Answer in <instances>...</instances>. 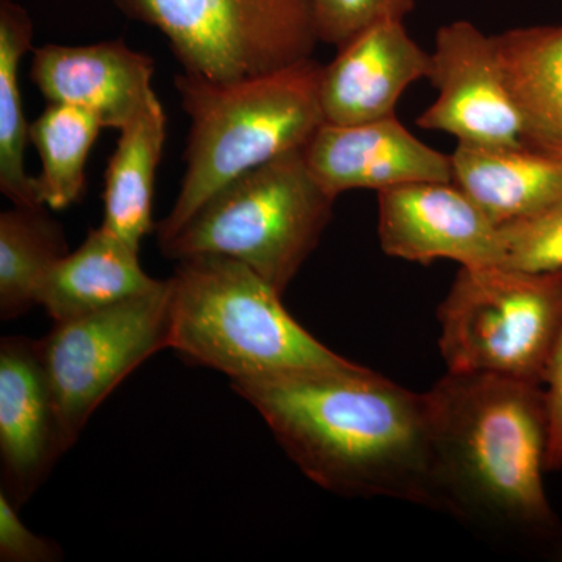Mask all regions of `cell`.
<instances>
[{
	"label": "cell",
	"mask_w": 562,
	"mask_h": 562,
	"mask_svg": "<svg viewBox=\"0 0 562 562\" xmlns=\"http://www.w3.org/2000/svg\"><path fill=\"white\" fill-rule=\"evenodd\" d=\"M70 449L40 341H0V458L2 491L20 508Z\"/></svg>",
	"instance_id": "cell-11"
},
{
	"label": "cell",
	"mask_w": 562,
	"mask_h": 562,
	"mask_svg": "<svg viewBox=\"0 0 562 562\" xmlns=\"http://www.w3.org/2000/svg\"><path fill=\"white\" fill-rule=\"evenodd\" d=\"M31 14L13 0H0V191L13 205H44L36 177L25 171L31 125L22 105L20 68L32 49Z\"/></svg>",
	"instance_id": "cell-20"
},
{
	"label": "cell",
	"mask_w": 562,
	"mask_h": 562,
	"mask_svg": "<svg viewBox=\"0 0 562 562\" xmlns=\"http://www.w3.org/2000/svg\"><path fill=\"white\" fill-rule=\"evenodd\" d=\"M546 384L547 414H549L547 471H558L562 468V328L554 344Z\"/></svg>",
	"instance_id": "cell-25"
},
{
	"label": "cell",
	"mask_w": 562,
	"mask_h": 562,
	"mask_svg": "<svg viewBox=\"0 0 562 562\" xmlns=\"http://www.w3.org/2000/svg\"><path fill=\"white\" fill-rule=\"evenodd\" d=\"M61 558L58 543L29 530L18 514V506L0 491V561L55 562Z\"/></svg>",
	"instance_id": "cell-24"
},
{
	"label": "cell",
	"mask_w": 562,
	"mask_h": 562,
	"mask_svg": "<svg viewBox=\"0 0 562 562\" xmlns=\"http://www.w3.org/2000/svg\"><path fill=\"white\" fill-rule=\"evenodd\" d=\"M46 205L0 214V319L13 321L38 305L41 283L69 254L61 225Z\"/></svg>",
	"instance_id": "cell-19"
},
{
	"label": "cell",
	"mask_w": 562,
	"mask_h": 562,
	"mask_svg": "<svg viewBox=\"0 0 562 562\" xmlns=\"http://www.w3.org/2000/svg\"><path fill=\"white\" fill-rule=\"evenodd\" d=\"M562 554V553H561Z\"/></svg>",
	"instance_id": "cell-26"
},
{
	"label": "cell",
	"mask_w": 562,
	"mask_h": 562,
	"mask_svg": "<svg viewBox=\"0 0 562 562\" xmlns=\"http://www.w3.org/2000/svg\"><path fill=\"white\" fill-rule=\"evenodd\" d=\"M312 482L346 497L436 508L428 392L355 366L346 371L232 380Z\"/></svg>",
	"instance_id": "cell-1"
},
{
	"label": "cell",
	"mask_w": 562,
	"mask_h": 562,
	"mask_svg": "<svg viewBox=\"0 0 562 562\" xmlns=\"http://www.w3.org/2000/svg\"><path fill=\"white\" fill-rule=\"evenodd\" d=\"M335 201L303 150L291 151L211 195L161 251L177 261L195 255L232 258L283 294L319 244Z\"/></svg>",
	"instance_id": "cell-5"
},
{
	"label": "cell",
	"mask_w": 562,
	"mask_h": 562,
	"mask_svg": "<svg viewBox=\"0 0 562 562\" xmlns=\"http://www.w3.org/2000/svg\"><path fill=\"white\" fill-rule=\"evenodd\" d=\"M102 124L88 111L61 103H47L32 122L29 139L38 151L41 201L49 210L74 205L87 188L88 157Z\"/></svg>",
	"instance_id": "cell-21"
},
{
	"label": "cell",
	"mask_w": 562,
	"mask_h": 562,
	"mask_svg": "<svg viewBox=\"0 0 562 562\" xmlns=\"http://www.w3.org/2000/svg\"><path fill=\"white\" fill-rule=\"evenodd\" d=\"M439 324L447 372L542 386L562 328V272L461 266Z\"/></svg>",
	"instance_id": "cell-6"
},
{
	"label": "cell",
	"mask_w": 562,
	"mask_h": 562,
	"mask_svg": "<svg viewBox=\"0 0 562 562\" xmlns=\"http://www.w3.org/2000/svg\"><path fill=\"white\" fill-rule=\"evenodd\" d=\"M158 29L183 72L214 81L265 76L312 60L317 43L310 0H114Z\"/></svg>",
	"instance_id": "cell-7"
},
{
	"label": "cell",
	"mask_w": 562,
	"mask_h": 562,
	"mask_svg": "<svg viewBox=\"0 0 562 562\" xmlns=\"http://www.w3.org/2000/svg\"><path fill=\"white\" fill-rule=\"evenodd\" d=\"M503 268L532 273L562 272V199L546 209L498 225Z\"/></svg>",
	"instance_id": "cell-22"
},
{
	"label": "cell",
	"mask_w": 562,
	"mask_h": 562,
	"mask_svg": "<svg viewBox=\"0 0 562 562\" xmlns=\"http://www.w3.org/2000/svg\"><path fill=\"white\" fill-rule=\"evenodd\" d=\"M321 43L341 47L376 22L405 20L417 0H310Z\"/></svg>",
	"instance_id": "cell-23"
},
{
	"label": "cell",
	"mask_w": 562,
	"mask_h": 562,
	"mask_svg": "<svg viewBox=\"0 0 562 562\" xmlns=\"http://www.w3.org/2000/svg\"><path fill=\"white\" fill-rule=\"evenodd\" d=\"M139 250L103 228L88 233L41 283L38 305L55 322L72 319L146 294L162 280L140 268Z\"/></svg>",
	"instance_id": "cell-16"
},
{
	"label": "cell",
	"mask_w": 562,
	"mask_h": 562,
	"mask_svg": "<svg viewBox=\"0 0 562 562\" xmlns=\"http://www.w3.org/2000/svg\"><path fill=\"white\" fill-rule=\"evenodd\" d=\"M154 72L149 55L114 40L41 46L33 50L31 80L47 102L88 111L103 128L120 132L154 94Z\"/></svg>",
	"instance_id": "cell-14"
},
{
	"label": "cell",
	"mask_w": 562,
	"mask_h": 562,
	"mask_svg": "<svg viewBox=\"0 0 562 562\" xmlns=\"http://www.w3.org/2000/svg\"><path fill=\"white\" fill-rule=\"evenodd\" d=\"M527 149L562 158V24L495 36Z\"/></svg>",
	"instance_id": "cell-17"
},
{
	"label": "cell",
	"mask_w": 562,
	"mask_h": 562,
	"mask_svg": "<svg viewBox=\"0 0 562 562\" xmlns=\"http://www.w3.org/2000/svg\"><path fill=\"white\" fill-rule=\"evenodd\" d=\"M303 154L335 199L353 190L453 181L452 157L422 143L397 116L350 125L325 122Z\"/></svg>",
	"instance_id": "cell-12"
},
{
	"label": "cell",
	"mask_w": 562,
	"mask_h": 562,
	"mask_svg": "<svg viewBox=\"0 0 562 562\" xmlns=\"http://www.w3.org/2000/svg\"><path fill=\"white\" fill-rule=\"evenodd\" d=\"M428 80L438 98L417 117L419 127L449 133L458 144L524 146L495 36L469 21L443 25L436 33Z\"/></svg>",
	"instance_id": "cell-9"
},
{
	"label": "cell",
	"mask_w": 562,
	"mask_h": 562,
	"mask_svg": "<svg viewBox=\"0 0 562 562\" xmlns=\"http://www.w3.org/2000/svg\"><path fill=\"white\" fill-rule=\"evenodd\" d=\"M169 286V349L192 364L231 380L357 366L310 335L284 308L283 294L243 262L221 255L183 258Z\"/></svg>",
	"instance_id": "cell-4"
},
{
	"label": "cell",
	"mask_w": 562,
	"mask_h": 562,
	"mask_svg": "<svg viewBox=\"0 0 562 562\" xmlns=\"http://www.w3.org/2000/svg\"><path fill=\"white\" fill-rule=\"evenodd\" d=\"M321 74L322 65L312 58L244 80L214 81L188 72L176 77L191 125L179 195L157 225L160 246L225 184L291 151L305 150L325 124Z\"/></svg>",
	"instance_id": "cell-3"
},
{
	"label": "cell",
	"mask_w": 562,
	"mask_h": 562,
	"mask_svg": "<svg viewBox=\"0 0 562 562\" xmlns=\"http://www.w3.org/2000/svg\"><path fill=\"white\" fill-rule=\"evenodd\" d=\"M166 125L165 110L154 92L120 131L105 172L102 227L136 250L155 227L151 205Z\"/></svg>",
	"instance_id": "cell-18"
},
{
	"label": "cell",
	"mask_w": 562,
	"mask_h": 562,
	"mask_svg": "<svg viewBox=\"0 0 562 562\" xmlns=\"http://www.w3.org/2000/svg\"><path fill=\"white\" fill-rule=\"evenodd\" d=\"M436 508L505 535L547 536L546 391L494 375L450 373L428 392Z\"/></svg>",
	"instance_id": "cell-2"
},
{
	"label": "cell",
	"mask_w": 562,
	"mask_h": 562,
	"mask_svg": "<svg viewBox=\"0 0 562 562\" xmlns=\"http://www.w3.org/2000/svg\"><path fill=\"white\" fill-rule=\"evenodd\" d=\"M379 238L401 260L501 265L494 224L453 181H422L379 192Z\"/></svg>",
	"instance_id": "cell-10"
},
{
	"label": "cell",
	"mask_w": 562,
	"mask_h": 562,
	"mask_svg": "<svg viewBox=\"0 0 562 562\" xmlns=\"http://www.w3.org/2000/svg\"><path fill=\"white\" fill-rule=\"evenodd\" d=\"M338 50L321 74L322 111L328 124L395 116L403 92L430 76V52L422 49L401 20L376 22Z\"/></svg>",
	"instance_id": "cell-13"
},
{
	"label": "cell",
	"mask_w": 562,
	"mask_h": 562,
	"mask_svg": "<svg viewBox=\"0 0 562 562\" xmlns=\"http://www.w3.org/2000/svg\"><path fill=\"white\" fill-rule=\"evenodd\" d=\"M169 341V279L138 297L55 322L40 349L70 447L111 392Z\"/></svg>",
	"instance_id": "cell-8"
},
{
	"label": "cell",
	"mask_w": 562,
	"mask_h": 562,
	"mask_svg": "<svg viewBox=\"0 0 562 562\" xmlns=\"http://www.w3.org/2000/svg\"><path fill=\"white\" fill-rule=\"evenodd\" d=\"M453 183L494 224L520 220L562 199V158L520 147L458 144Z\"/></svg>",
	"instance_id": "cell-15"
}]
</instances>
